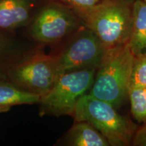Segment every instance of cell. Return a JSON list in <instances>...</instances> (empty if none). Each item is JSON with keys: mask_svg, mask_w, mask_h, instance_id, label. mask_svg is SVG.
Here are the masks:
<instances>
[{"mask_svg": "<svg viewBox=\"0 0 146 146\" xmlns=\"http://www.w3.org/2000/svg\"><path fill=\"white\" fill-rule=\"evenodd\" d=\"M31 51L14 33L0 29V79H6L10 69Z\"/></svg>", "mask_w": 146, "mask_h": 146, "instance_id": "cell-9", "label": "cell"}, {"mask_svg": "<svg viewBox=\"0 0 146 146\" xmlns=\"http://www.w3.org/2000/svg\"><path fill=\"white\" fill-rule=\"evenodd\" d=\"M58 77L55 54L33 50L10 69L6 79L42 98L52 88Z\"/></svg>", "mask_w": 146, "mask_h": 146, "instance_id": "cell-5", "label": "cell"}, {"mask_svg": "<svg viewBox=\"0 0 146 146\" xmlns=\"http://www.w3.org/2000/svg\"><path fill=\"white\" fill-rule=\"evenodd\" d=\"M135 0H104L76 14L108 49L128 43Z\"/></svg>", "mask_w": 146, "mask_h": 146, "instance_id": "cell-2", "label": "cell"}, {"mask_svg": "<svg viewBox=\"0 0 146 146\" xmlns=\"http://www.w3.org/2000/svg\"><path fill=\"white\" fill-rule=\"evenodd\" d=\"M33 0H0V29L14 33L31 19Z\"/></svg>", "mask_w": 146, "mask_h": 146, "instance_id": "cell-8", "label": "cell"}, {"mask_svg": "<svg viewBox=\"0 0 146 146\" xmlns=\"http://www.w3.org/2000/svg\"><path fill=\"white\" fill-rule=\"evenodd\" d=\"M57 54L58 76L72 71L98 69L109 49L92 31L83 26Z\"/></svg>", "mask_w": 146, "mask_h": 146, "instance_id": "cell-6", "label": "cell"}, {"mask_svg": "<svg viewBox=\"0 0 146 146\" xmlns=\"http://www.w3.org/2000/svg\"><path fill=\"white\" fill-rule=\"evenodd\" d=\"M41 96L21 89L7 79H0V113L19 105L39 104Z\"/></svg>", "mask_w": 146, "mask_h": 146, "instance_id": "cell-12", "label": "cell"}, {"mask_svg": "<svg viewBox=\"0 0 146 146\" xmlns=\"http://www.w3.org/2000/svg\"><path fill=\"white\" fill-rule=\"evenodd\" d=\"M143 1H145V2H146V0H143Z\"/></svg>", "mask_w": 146, "mask_h": 146, "instance_id": "cell-17", "label": "cell"}, {"mask_svg": "<svg viewBox=\"0 0 146 146\" xmlns=\"http://www.w3.org/2000/svg\"><path fill=\"white\" fill-rule=\"evenodd\" d=\"M128 44L134 58L146 57V2L143 0H135L134 3Z\"/></svg>", "mask_w": 146, "mask_h": 146, "instance_id": "cell-10", "label": "cell"}, {"mask_svg": "<svg viewBox=\"0 0 146 146\" xmlns=\"http://www.w3.org/2000/svg\"><path fill=\"white\" fill-rule=\"evenodd\" d=\"M96 69L68 72L58 76L54 86L39 102V115L72 116L76 103L90 90Z\"/></svg>", "mask_w": 146, "mask_h": 146, "instance_id": "cell-4", "label": "cell"}, {"mask_svg": "<svg viewBox=\"0 0 146 146\" xmlns=\"http://www.w3.org/2000/svg\"><path fill=\"white\" fill-rule=\"evenodd\" d=\"M131 143L133 145L146 146V123L140 129H137Z\"/></svg>", "mask_w": 146, "mask_h": 146, "instance_id": "cell-16", "label": "cell"}, {"mask_svg": "<svg viewBox=\"0 0 146 146\" xmlns=\"http://www.w3.org/2000/svg\"><path fill=\"white\" fill-rule=\"evenodd\" d=\"M134 58L128 43L109 49L97 69L89 94L116 109L121 107L128 98Z\"/></svg>", "mask_w": 146, "mask_h": 146, "instance_id": "cell-1", "label": "cell"}, {"mask_svg": "<svg viewBox=\"0 0 146 146\" xmlns=\"http://www.w3.org/2000/svg\"><path fill=\"white\" fill-rule=\"evenodd\" d=\"M72 116L75 121L87 122L107 139L112 146L131 145L137 126L120 114L108 102L89 94L76 103Z\"/></svg>", "mask_w": 146, "mask_h": 146, "instance_id": "cell-3", "label": "cell"}, {"mask_svg": "<svg viewBox=\"0 0 146 146\" xmlns=\"http://www.w3.org/2000/svg\"><path fill=\"white\" fill-rule=\"evenodd\" d=\"M83 26L72 9L56 1L45 5L36 14L29 29V35L40 44H56L73 35Z\"/></svg>", "mask_w": 146, "mask_h": 146, "instance_id": "cell-7", "label": "cell"}, {"mask_svg": "<svg viewBox=\"0 0 146 146\" xmlns=\"http://www.w3.org/2000/svg\"><path fill=\"white\" fill-rule=\"evenodd\" d=\"M130 87H146V57L134 58Z\"/></svg>", "mask_w": 146, "mask_h": 146, "instance_id": "cell-14", "label": "cell"}, {"mask_svg": "<svg viewBox=\"0 0 146 146\" xmlns=\"http://www.w3.org/2000/svg\"><path fill=\"white\" fill-rule=\"evenodd\" d=\"M133 118L139 123H146V87H130L128 94Z\"/></svg>", "mask_w": 146, "mask_h": 146, "instance_id": "cell-13", "label": "cell"}, {"mask_svg": "<svg viewBox=\"0 0 146 146\" xmlns=\"http://www.w3.org/2000/svg\"><path fill=\"white\" fill-rule=\"evenodd\" d=\"M58 2L66 5L76 14L87 10L102 2L104 0H56Z\"/></svg>", "mask_w": 146, "mask_h": 146, "instance_id": "cell-15", "label": "cell"}, {"mask_svg": "<svg viewBox=\"0 0 146 146\" xmlns=\"http://www.w3.org/2000/svg\"><path fill=\"white\" fill-rule=\"evenodd\" d=\"M62 143L70 146H109L108 141L87 122L76 121L63 137Z\"/></svg>", "mask_w": 146, "mask_h": 146, "instance_id": "cell-11", "label": "cell"}]
</instances>
